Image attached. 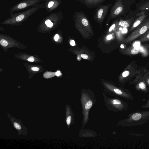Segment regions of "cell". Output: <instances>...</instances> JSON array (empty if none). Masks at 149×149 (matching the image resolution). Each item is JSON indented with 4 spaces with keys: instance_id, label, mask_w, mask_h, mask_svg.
<instances>
[{
    "instance_id": "6da1fadb",
    "label": "cell",
    "mask_w": 149,
    "mask_h": 149,
    "mask_svg": "<svg viewBox=\"0 0 149 149\" xmlns=\"http://www.w3.org/2000/svg\"><path fill=\"white\" fill-rule=\"evenodd\" d=\"M94 93L90 91H82L81 93V102L82 109V127L85 126L89 119L90 109L96 102Z\"/></svg>"
},
{
    "instance_id": "7a4b0ae2",
    "label": "cell",
    "mask_w": 149,
    "mask_h": 149,
    "mask_svg": "<svg viewBox=\"0 0 149 149\" xmlns=\"http://www.w3.org/2000/svg\"><path fill=\"white\" fill-rule=\"evenodd\" d=\"M43 4L44 3H42L31 7L25 11L13 14L11 13L9 16V18L6 19L2 24H12L21 23L27 20L29 17L41 8Z\"/></svg>"
},
{
    "instance_id": "3957f363",
    "label": "cell",
    "mask_w": 149,
    "mask_h": 149,
    "mask_svg": "<svg viewBox=\"0 0 149 149\" xmlns=\"http://www.w3.org/2000/svg\"><path fill=\"white\" fill-rule=\"evenodd\" d=\"M102 95L104 103L109 110L118 112L126 109V103L117 96L109 93H103Z\"/></svg>"
},
{
    "instance_id": "277c9868",
    "label": "cell",
    "mask_w": 149,
    "mask_h": 149,
    "mask_svg": "<svg viewBox=\"0 0 149 149\" xmlns=\"http://www.w3.org/2000/svg\"><path fill=\"white\" fill-rule=\"evenodd\" d=\"M149 30V18L144 21L133 31L126 39V43L130 42L141 37Z\"/></svg>"
},
{
    "instance_id": "5b68a950",
    "label": "cell",
    "mask_w": 149,
    "mask_h": 149,
    "mask_svg": "<svg viewBox=\"0 0 149 149\" xmlns=\"http://www.w3.org/2000/svg\"><path fill=\"white\" fill-rule=\"evenodd\" d=\"M41 1V0H23L12 7L9 12L11 13L32 7L39 4Z\"/></svg>"
},
{
    "instance_id": "8992f818",
    "label": "cell",
    "mask_w": 149,
    "mask_h": 149,
    "mask_svg": "<svg viewBox=\"0 0 149 149\" xmlns=\"http://www.w3.org/2000/svg\"><path fill=\"white\" fill-rule=\"evenodd\" d=\"M7 115L10 121L17 131L18 135L26 136L27 131L26 127L22 124L21 121L11 116L7 113Z\"/></svg>"
},
{
    "instance_id": "52a82bcc",
    "label": "cell",
    "mask_w": 149,
    "mask_h": 149,
    "mask_svg": "<svg viewBox=\"0 0 149 149\" xmlns=\"http://www.w3.org/2000/svg\"><path fill=\"white\" fill-rule=\"evenodd\" d=\"M104 85L106 92L124 98L129 97V95L125 91L112 85L104 83Z\"/></svg>"
},
{
    "instance_id": "ba28073f",
    "label": "cell",
    "mask_w": 149,
    "mask_h": 149,
    "mask_svg": "<svg viewBox=\"0 0 149 149\" xmlns=\"http://www.w3.org/2000/svg\"><path fill=\"white\" fill-rule=\"evenodd\" d=\"M59 13H53L43 18L42 21V23H44L47 27L52 28L54 23L60 20Z\"/></svg>"
},
{
    "instance_id": "9c48e42d",
    "label": "cell",
    "mask_w": 149,
    "mask_h": 149,
    "mask_svg": "<svg viewBox=\"0 0 149 149\" xmlns=\"http://www.w3.org/2000/svg\"><path fill=\"white\" fill-rule=\"evenodd\" d=\"M41 8H44L47 13L51 12L56 9L59 5L58 0H44Z\"/></svg>"
},
{
    "instance_id": "30bf717a",
    "label": "cell",
    "mask_w": 149,
    "mask_h": 149,
    "mask_svg": "<svg viewBox=\"0 0 149 149\" xmlns=\"http://www.w3.org/2000/svg\"><path fill=\"white\" fill-rule=\"evenodd\" d=\"M66 122L68 128L74 123V116L71 107L68 104L65 107Z\"/></svg>"
},
{
    "instance_id": "8fae6325",
    "label": "cell",
    "mask_w": 149,
    "mask_h": 149,
    "mask_svg": "<svg viewBox=\"0 0 149 149\" xmlns=\"http://www.w3.org/2000/svg\"><path fill=\"white\" fill-rule=\"evenodd\" d=\"M79 136L83 137H93L97 136V134L92 130L82 129L79 132Z\"/></svg>"
},
{
    "instance_id": "7c38bea8",
    "label": "cell",
    "mask_w": 149,
    "mask_h": 149,
    "mask_svg": "<svg viewBox=\"0 0 149 149\" xmlns=\"http://www.w3.org/2000/svg\"><path fill=\"white\" fill-rule=\"evenodd\" d=\"M147 16L146 14L139 16L132 25L129 30V32L134 30L140 25L146 18Z\"/></svg>"
},
{
    "instance_id": "4fadbf2b",
    "label": "cell",
    "mask_w": 149,
    "mask_h": 149,
    "mask_svg": "<svg viewBox=\"0 0 149 149\" xmlns=\"http://www.w3.org/2000/svg\"><path fill=\"white\" fill-rule=\"evenodd\" d=\"M140 51L138 47L133 46H130L125 50V53L128 55H134L139 53Z\"/></svg>"
},
{
    "instance_id": "5bb4252c",
    "label": "cell",
    "mask_w": 149,
    "mask_h": 149,
    "mask_svg": "<svg viewBox=\"0 0 149 149\" xmlns=\"http://www.w3.org/2000/svg\"><path fill=\"white\" fill-rule=\"evenodd\" d=\"M124 7L122 2H119L118 6L115 10L114 14L115 15H118L120 14L123 10Z\"/></svg>"
},
{
    "instance_id": "9a60e30c",
    "label": "cell",
    "mask_w": 149,
    "mask_h": 149,
    "mask_svg": "<svg viewBox=\"0 0 149 149\" xmlns=\"http://www.w3.org/2000/svg\"><path fill=\"white\" fill-rule=\"evenodd\" d=\"M139 40L141 42H143L149 40V30L140 37Z\"/></svg>"
},
{
    "instance_id": "2e32d148",
    "label": "cell",
    "mask_w": 149,
    "mask_h": 149,
    "mask_svg": "<svg viewBox=\"0 0 149 149\" xmlns=\"http://www.w3.org/2000/svg\"><path fill=\"white\" fill-rule=\"evenodd\" d=\"M131 19H127L126 20H123L120 21L119 23V25L125 28L128 27L130 26L132 23Z\"/></svg>"
},
{
    "instance_id": "e0dca14e",
    "label": "cell",
    "mask_w": 149,
    "mask_h": 149,
    "mask_svg": "<svg viewBox=\"0 0 149 149\" xmlns=\"http://www.w3.org/2000/svg\"><path fill=\"white\" fill-rule=\"evenodd\" d=\"M142 117V115L140 113H136L131 116V119L134 121H137L139 120Z\"/></svg>"
},
{
    "instance_id": "ac0fdd59",
    "label": "cell",
    "mask_w": 149,
    "mask_h": 149,
    "mask_svg": "<svg viewBox=\"0 0 149 149\" xmlns=\"http://www.w3.org/2000/svg\"><path fill=\"white\" fill-rule=\"evenodd\" d=\"M139 9L142 11L149 10V1L143 4L139 7Z\"/></svg>"
},
{
    "instance_id": "d6986e66",
    "label": "cell",
    "mask_w": 149,
    "mask_h": 149,
    "mask_svg": "<svg viewBox=\"0 0 149 149\" xmlns=\"http://www.w3.org/2000/svg\"><path fill=\"white\" fill-rule=\"evenodd\" d=\"M139 87L142 90H144L146 88L145 84L143 82H140L139 84Z\"/></svg>"
},
{
    "instance_id": "ffe728a7",
    "label": "cell",
    "mask_w": 149,
    "mask_h": 149,
    "mask_svg": "<svg viewBox=\"0 0 149 149\" xmlns=\"http://www.w3.org/2000/svg\"><path fill=\"white\" fill-rule=\"evenodd\" d=\"M1 44L3 46H6L8 45L7 42L3 39L1 40L0 42Z\"/></svg>"
},
{
    "instance_id": "44dd1931",
    "label": "cell",
    "mask_w": 149,
    "mask_h": 149,
    "mask_svg": "<svg viewBox=\"0 0 149 149\" xmlns=\"http://www.w3.org/2000/svg\"><path fill=\"white\" fill-rule=\"evenodd\" d=\"M103 10L102 9H100L98 11L97 13V17L98 18H100L102 15Z\"/></svg>"
},
{
    "instance_id": "7402d4cb",
    "label": "cell",
    "mask_w": 149,
    "mask_h": 149,
    "mask_svg": "<svg viewBox=\"0 0 149 149\" xmlns=\"http://www.w3.org/2000/svg\"><path fill=\"white\" fill-rule=\"evenodd\" d=\"M81 22L85 26H87L88 25V21L86 18H84L82 19Z\"/></svg>"
},
{
    "instance_id": "603a6c76",
    "label": "cell",
    "mask_w": 149,
    "mask_h": 149,
    "mask_svg": "<svg viewBox=\"0 0 149 149\" xmlns=\"http://www.w3.org/2000/svg\"><path fill=\"white\" fill-rule=\"evenodd\" d=\"M130 74L129 71L126 70L123 72L122 74V76L123 77H126L128 76Z\"/></svg>"
},
{
    "instance_id": "cb8c5ba5",
    "label": "cell",
    "mask_w": 149,
    "mask_h": 149,
    "mask_svg": "<svg viewBox=\"0 0 149 149\" xmlns=\"http://www.w3.org/2000/svg\"><path fill=\"white\" fill-rule=\"evenodd\" d=\"M147 12L145 11H143V12H142L141 13H139L137 14L136 15V16L137 17H139V16L144 15H146L147 13Z\"/></svg>"
},
{
    "instance_id": "d4e9b609",
    "label": "cell",
    "mask_w": 149,
    "mask_h": 149,
    "mask_svg": "<svg viewBox=\"0 0 149 149\" xmlns=\"http://www.w3.org/2000/svg\"><path fill=\"white\" fill-rule=\"evenodd\" d=\"M81 56L82 58L85 59H87L88 57V56L87 55L84 54H81Z\"/></svg>"
},
{
    "instance_id": "484cf974",
    "label": "cell",
    "mask_w": 149,
    "mask_h": 149,
    "mask_svg": "<svg viewBox=\"0 0 149 149\" xmlns=\"http://www.w3.org/2000/svg\"><path fill=\"white\" fill-rule=\"evenodd\" d=\"M27 60L28 61L31 62H33L34 60V58L33 56H31L29 57Z\"/></svg>"
},
{
    "instance_id": "4316f807",
    "label": "cell",
    "mask_w": 149,
    "mask_h": 149,
    "mask_svg": "<svg viewBox=\"0 0 149 149\" xmlns=\"http://www.w3.org/2000/svg\"><path fill=\"white\" fill-rule=\"evenodd\" d=\"M70 45L72 46H74L75 45V42L74 40H71L70 42Z\"/></svg>"
},
{
    "instance_id": "83f0119b",
    "label": "cell",
    "mask_w": 149,
    "mask_h": 149,
    "mask_svg": "<svg viewBox=\"0 0 149 149\" xmlns=\"http://www.w3.org/2000/svg\"><path fill=\"white\" fill-rule=\"evenodd\" d=\"M115 25L114 24H113L110 28L109 29V31H111L115 27Z\"/></svg>"
},
{
    "instance_id": "f1b7e54d",
    "label": "cell",
    "mask_w": 149,
    "mask_h": 149,
    "mask_svg": "<svg viewBox=\"0 0 149 149\" xmlns=\"http://www.w3.org/2000/svg\"><path fill=\"white\" fill-rule=\"evenodd\" d=\"M31 69L34 71H38L39 70V69L36 67H32L31 68Z\"/></svg>"
},
{
    "instance_id": "f546056e",
    "label": "cell",
    "mask_w": 149,
    "mask_h": 149,
    "mask_svg": "<svg viewBox=\"0 0 149 149\" xmlns=\"http://www.w3.org/2000/svg\"><path fill=\"white\" fill-rule=\"evenodd\" d=\"M59 38V35L58 34H56L54 36V39L55 41H57Z\"/></svg>"
},
{
    "instance_id": "4dcf8cb0",
    "label": "cell",
    "mask_w": 149,
    "mask_h": 149,
    "mask_svg": "<svg viewBox=\"0 0 149 149\" xmlns=\"http://www.w3.org/2000/svg\"><path fill=\"white\" fill-rule=\"evenodd\" d=\"M112 38V36L110 34L108 35L107 37V38L108 40H110Z\"/></svg>"
},
{
    "instance_id": "1f68e13d",
    "label": "cell",
    "mask_w": 149,
    "mask_h": 149,
    "mask_svg": "<svg viewBox=\"0 0 149 149\" xmlns=\"http://www.w3.org/2000/svg\"><path fill=\"white\" fill-rule=\"evenodd\" d=\"M55 74L57 76H58L61 74V73L59 71H57L56 72Z\"/></svg>"
},
{
    "instance_id": "d6a6232c",
    "label": "cell",
    "mask_w": 149,
    "mask_h": 149,
    "mask_svg": "<svg viewBox=\"0 0 149 149\" xmlns=\"http://www.w3.org/2000/svg\"><path fill=\"white\" fill-rule=\"evenodd\" d=\"M77 58L78 60L79 61L81 60V58L79 56H78Z\"/></svg>"
},
{
    "instance_id": "836d02e7",
    "label": "cell",
    "mask_w": 149,
    "mask_h": 149,
    "mask_svg": "<svg viewBox=\"0 0 149 149\" xmlns=\"http://www.w3.org/2000/svg\"><path fill=\"white\" fill-rule=\"evenodd\" d=\"M147 83L148 84H149V78L148 79L147 81Z\"/></svg>"
},
{
    "instance_id": "e575fe53",
    "label": "cell",
    "mask_w": 149,
    "mask_h": 149,
    "mask_svg": "<svg viewBox=\"0 0 149 149\" xmlns=\"http://www.w3.org/2000/svg\"><path fill=\"white\" fill-rule=\"evenodd\" d=\"M120 47L121 48H123V45H121L120 46Z\"/></svg>"
},
{
    "instance_id": "d590c367",
    "label": "cell",
    "mask_w": 149,
    "mask_h": 149,
    "mask_svg": "<svg viewBox=\"0 0 149 149\" xmlns=\"http://www.w3.org/2000/svg\"><path fill=\"white\" fill-rule=\"evenodd\" d=\"M122 29V28H120V29H119V30H121Z\"/></svg>"
}]
</instances>
